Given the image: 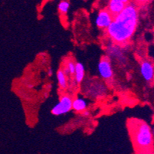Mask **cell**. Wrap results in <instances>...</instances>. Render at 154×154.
I'll return each mask as SVG.
<instances>
[{
  "mask_svg": "<svg viewBox=\"0 0 154 154\" xmlns=\"http://www.w3.org/2000/svg\"><path fill=\"white\" fill-rule=\"evenodd\" d=\"M75 64L72 60H68L65 64V67L63 68V71L64 74L68 76V75H74L75 72Z\"/></svg>",
  "mask_w": 154,
  "mask_h": 154,
  "instance_id": "12",
  "label": "cell"
},
{
  "mask_svg": "<svg viewBox=\"0 0 154 154\" xmlns=\"http://www.w3.org/2000/svg\"><path fill=\"white\" fill-rule=\"evenodd\" d=\"M140 74L146 82H150L154 79V67L149 61H143L140 64Z\"/></svg>",
  "mask_w": 154,
  "mask_h": 154,
  "instance_id": "7",
  "label": "cell"
},
{
  "mask_svg": "<svg viewBox=\"0 0 154 154\" xmlns=\"http://www.w3.org/2000/svg\"><path fill=\"white\" fill-rule=\"evenodd\" d=\"M88 103L86 100L82 97H76L72 101V110L78 113H83L87 110Z\"/></svg>",
  "mask_w": 154,
  "mask_h": 154,
  "instance_id": "8",
  "label": "cell"
},
{
  "mask_svg": "<svg viewBox=\"0 0 154 154\" xmlns=\"http://www.w3.org/2000/svg\"><path fill=\"white\" fill-rule=\"evenodd\" d=\"M73 99L69 95L64 94L60 97L59 101L51 109V113L54 116L65 114L72 110Z\"/></svg>",
  "mask_w": 154,
  "mask_h": 154,
  "instance_id": "3",
  "label": "cell"
},
{
  "mask_svg": "<svg viewBox=\"0 0 154 154\" xmlns=\"http://www.w3.org/2000/svg\"><path fill=\"white\" fill-rule=\"evenodd\" d=\"M75 82L76 83H82L85 79V66L81 62H77L75 64Z\"/></svg>",
  "mask_w": 154,
  "mask_h": 154,
  "instance_id": "9",
  "label": "cell"
},
{
  "mask_svg": "<svg viewBox=\"0 0 154 154\" xmlns=\"http://www.w3.org/2000/svg\"><path fill=\"white\" fill-rule=\"evenodd\" d=\"M70 8V2L68 1H61L58 5V12L61 14V15H64L68 13V10Z\"/></svg>",
  "mask_w": 154,
  "mask_h": 154,
  "instance_id": "13",
  "label": "cell"
},
{
  "mask_svg": "<svg viewBox=\"0 0 154 154\" xmlns=\"http://www.w3.org/2000/svg\"><path fill=\"white\" fill-rule=\"evenodd\" d=\"M136 154H151L150 152H145V151H138Z\"/></svg>",
  "mask_w": 154,
  "mask_h": 154,
  "instance_id": "14",
  "label": "cell"
},
{
  "mask_svg": "<svg viewBox=\"0 0 154 154\" xmlns=\"http://www.w3.org/2000/svg\"><path fill=\"white\" fill-rule=\"evenodd\" d=\"M89 111H88V110H85V111L83 112V115H85V116H88V114H89Z\"/></svg>",
  "mask_w": 154,
  "mask_h": 154,
  "instance_id": "15",
  "label": "cell"
},
{
  "mask_svg": "<svg viewBox=\"0 0 154 154\" xmlns=\"http://www.w3.org/2000/svg\"><path fill=\"white\" fill-rule=\"evenodd\" d=\"M139 22V11L134 2L128 5L119 15L113 17L106 33L116 45H126L135 33Z\"/></svg>",
  "mask_w": 154,
  "mask_h": 154,
  "instance_id": "1",
  "label": "cell"
},
{
  "mask_svg": "<svg viewBox=\"0 0 154 154\" xmlns=\"http://www.w3.org/2000/svg\"><path fill=\"white\" fill-rule=\"evenodd\" d=\"M127 124L133 143L137 152H151L154 135L150 126L145 121L134 118L129 120Z\"/></svg>",
  "mask_w": 154,
  "mask_h": 154,
  "instance_id": "2",
  "label": "cell"
},
{
  "mask_svg": "<svg viewBox=\"0 0 154 154\" xmlns=\"http://www.w3.org/2000/svg\"><path fill=\"white\" fill-rule=\"evenodd\" d=\"M51 72H52V71H51V69H49V71H48V74H49L50 75H51Z\"/></svg>",
  "mask_w": 154,
  "mask_h": 154,
  "instance_id": "16",
  "label": "cell"
},
{
  "mask_svg": "<svg viewBox=\"0 0 154 154\" xmlns=\"http://www.w3.org/2000/svg\"><path fill=\"white\" fill-rule=\"evenodd\" d=\"M128 3L127 0H110L108 2L107 10L114 17L124 10Z\"/></svg>",
  "mask_w": 154,
  "mask_h": 154,
  "instance_id": "6",
  "label": "cell"
},
{
  "mask_svg": "<svg viewBox=\"0 0 154 154\" xmlns=\"http://www.w3.org/2000/svg\"><path fill=\"white\" fill-rule=\"evenodd\" d=\"M118 45H114L112 47L108 48V58H114V59H117V61H120V59L124 57L123 55V52L121 51V49L119 48Z\"/></svg>",
  "mask_w": 154,
  "mask_h": 154,
  "instance_id": "10",
  "label": "cell"
},
{
  "mask_svg": "<svg viewBox=\"0 0 154 154\" xmlns=\"http://www.w3.org/2000/svg\"><path fill=\"white\" fill-rule=\"evenodd\" d=\"M57 78H58V82L60 88L63 90H65L68 86V78H67V75L64 74L62 69H60L58 71V72H57Z\"/></svg>",
  "mask_w": 154,
  "mask_h": 154,
  "instance_id": "11",
  "label": "cell"
},
{
  "mask_svg": "<svg viewBox=\"0 0 154 154\" xmlns=\"http://www.w3.org/2000/svg\"><path fill=\"white\" fill-rule=\"evenodd\" d=\"M113 19V16L107 10V9H101L97 15L95 23L99 29H107L111 24Z\"/></svg>",
  "mask_w": 154,
  "mask_h": 154,
  "instance_id": "5",
  "label": "cell"
},
{
  "mask_svg": "<svg viewBox=\"0 0 154 154\" xmlns=\"http://www.w3.org/2000/svg\"><path fill=\"white\" fill-rule=\"evenodd\" d=\"M152 133H153V135H154V126H153V128H152Z\"/></svg>",
  "mask_w": 154,
  "mask_h": 154,
  "instance_id": "17",
  "label": "cell"
},
{
  "mask_svg": "<svg viewBox=\"0 0 154 154\" xmlns=\"http://www.w3.org/2000/svg\"><path fill=\"white\" fill-rule=\"evenodd\" d=\"M97 70L100 76L104 81H110L113 76V71L111 61L107 56H104L100 60L97 65Z\"/></svg>",
  "mask_w": 154,
  "mask_h": 154,
  "instance_id": "4",
  "label": "cell"
}]
</instances>
